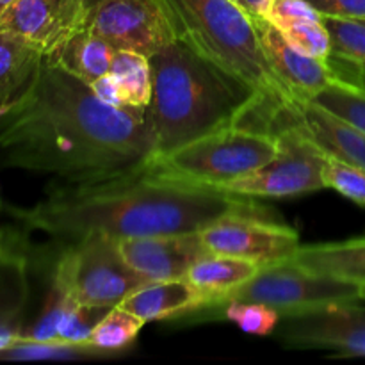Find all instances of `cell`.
<instances>
[{"mask_svg": "<svg viewBox=\"0 0 365 365\" xmlns=\"http://www.w3.org/2000/svg\"><path fill=\"white\" fill-rule=\"evenodd\" d=\"M152 153L146 109L102 102L91 84L46 56L0 120V170L88 182L145 166Z\"/></svg>", "mask_w": 365, "mask_h": 365, "instance_id": "6da1fadb", "label": "cell"}, {"mask_svg": "<svg viewBox=\"0 0 365 365\" xmlns=\"http://www.w3.org/2000/svg\"><path fill=\"white\" fill-rule=\"evenodd\" d=\"M24 227L63 242L86 235L114 239L202 232L234 214L266 216L250 196L163 177L139 166L88 182L57 180L32 207H9Z\"/></svg>", "mask_w": 365, "mask_h": 365, "instance_id": "7a4b0ae2", "label": "cell"}, {"mask_svg": "<svg viewBox=\"0 0 365 365\" xmlns=\"http://www.w3.org/2000/svg\"><path fill=\"white\" fill-rule=\"evenodd\" d=\"M152 100L146 109L153 132L150 159L166 155L202 135L255 118L262 128L271 118L262 96L196 52L182 39L150 57Z\"/></svg>", "mask_w": 365, "mask_h": 365, "instance_id": "3957f363", "label": "cell"}, {"mask_svg": "<svg viewBox=\"0 0 365 365\" xmlns=\"http://www.w3.org/2000/svg\"><path fill=\"white\" fill-rule=\"evenodd\" d=\"M177 38L217 66L252 86L271 118L296 100L266 56L255 16L234 0H159Z\"/></svg>", "mask_w": 365, "mask_h": 365, "instance_id": "277c9868", "label": "cell"}, {"mask_svg": "<svg viewBox=\"0 0 365 365\" xmlns=\"http://www.w3.org/2000/svg\"><path fill=\"white\" fill-rule=\"evenodd\" d=\"M277 153V134L248 125H230L150 159L146 168L175 180L220 189L262 168Z\"/></svg>", "mask_w": 365, "mask_h": 365, "instance_id": "5b68a950", "label": "cell"}, {"mask_svg": "<svg viewBox=\"0 0 365 365\" xmlns=\"http://www.w3.org/2000/svg\"><path fill=\"white\" fill-rule=\"evenodd\" d=\"M52 282L78 305H121L135 289L146 284L123 259L118 239L86 235L68 242L53 267Z\"/></svg>", "mask_w": 365, "mask_h": 365, "instance_id": "8992f818", "label": "cell"}, {"mask_svg": "<svg viewBox=\"0 0 365 365\" xmlns=\"http://www.w3.org/2000/svg\"><path fill=\"white\" fill-rule=\"evenodd\" d=\"M230 299L264 303L280 316H285L337 303L364 302L365 287L331 274L307 269L287 259L260 267L259 273L230 294L227 302Z\"/></svg>", "mask_w": 365, "mask_h": 365, "instance_id": "52a82bcc", "label": "cell"}, {"mask_svg": "<svg viewBox=\"0 0 365 365\" xmlns=\"http://www.w3.org/2000/svg\"><path fill=\"white\" fill-rule=\"evenodd\" d=\"M278 138V153L259 170L221 185V191L239 196L287 198L324 189L327 153L298 127L280 123L271 127Z\"/></svg>", "mask_w": 365, "mask_h": 365, "instance_id": "ba28073f", "label": "cell"}, {"mask_svg": "<svg viewBox=\"0 0 365 365\" xmlns=\"http://www.w3.org/2000/svg\"><path fill=\"white\" fill-rule=\"evenodd\" d=\"M86 27L114 50L148 59L178 39L159 0H100L89 9Z\"/></svg>", "mask_w": 365, "mask_h": 365, "instance_id": "9c48e42d", "label": "cell"}, {"mask_svg": "<svg viewBox=\"0 0 365 365\" xmlns=\"http://www.w3.org/2000/svg\"><path fill=\"white\" fill-rule=\"evenodd\" d=\"M274 337L287 348L365 355V305L337 303L309 312L280 316Z\"/></svg>", "mask_w": 365, "mask_h": 365, "instance_id": "30bf717a", "label": "cell"}, {"mask_svg": "<svg viewBox=\"0 0 365 365\" xmlns=\"http://www.w3.org/2000/svg\"><path fill=\"white\" fill-rule=\"evenodd\" d=\"M200 234L210 253L239 257L260 266L291 259L302 246L294 228L253 214L225 216Z\"/></svg>", "mask_w": 365, "mask_h": 365, "instance_id": "8fae6325", "label": "cell"}, {"mask_svg": "<svg viewBox=\"0 0 365 365\" xmlns=\"http://www.w3.org/2000/svg\"><path fill=\"white\" fill-rule=\"evenodd\" d=\"M84 0H16L0 16V31L18 36L43 56H52L86 27Z\"/></svg>", "mask_w": 365, "mask_h": 365, "instance_id": "7c38bea8", "label": "cell"}, {"mask_svg": "<svg viewBox=\"0 0 365 365\" xmlns=\"http://www.w3.org/2000/svg\"><path fill=\"white\" fill-rule=\"evenodd\" d=\"M118 246L128 266L146 284L185 278L187 271L210 253L200 232L125 237L118 239Z\"/></svg>", "mask_w": 365, "mask_h": 365, "instance_id": "4fadbf2b", "label": "cell"}, {"mask_svg": "<svg viewBox=\"0 0 365 365\" xmlns=\"http://www.w3.org/2000/svg\"><path fill=\"white\" fill-rule=\"evenodd\" d=\"M280 123L294 125L324 153L365 170V134L310 100L296 98L291 106L282 107L267 125V130Z\"/></svg>", "mask_w": 365, "mask_h": 365, "instance_id": "5bb4252c", "label": "cell"}, {"mask_svg": "<svg viewBox=\"0 0 365 365\" xmlns=\"http://www.w3.org/2000/svg\"><path fill=\"white\" fill-rule=\"evenodd\" d=\"M255 25L271 66L292 89L296 98H310L335 82L328 59H317L299 52L287 41L280 29L264 18H255Z\"/></svg>", "mask_w": 365, "mask_h": 365, "instance_id": "9a60e30c", "label": "cell"}, {"mask_svg": "<svg viewBox=\"0 0 365 365\" xmlns=\"http://www.w3.org/2000/svg\"><path fill=\"white\" fill-rule=\"evenodd\" d=\"M123 309L145 323L180 317L187 312L207 309V299L185 278L180 280L148 282L121 302Z\"/></svg>", "mask_w": 365, "mask_h": 365, "instance_id": "2e32d148", "label": "cell"}, {"mask_svg": "<svg viewBox=\"0 0 365 365\" xmlns=\"http://www.w3.org/2000/svg\"><path fill=\"white\" fill-rule=\"evenodd\" d=\"M260 264L239 257L209 253L200 259L185 274V280L198 289L207 307H221L230 294L248 284L260 271Z\"/></svg>", "mask_w": 365, "mask_h": 365, "instance_id": "e0dca14e", "label": "cell"}, {"mask_svg": "<svg viewBox=\"0 0 365 365\" xmlns=\"http://www.w3.org/2000/svg\"><path fill=\"white\" fill-rule=\"evenodd\" d=\"M291 260L307 269L331 274L365 287V235L341 242L299 246Z\"/></svg>", "mask_w": 365, "mask_h": 365, "instance_id": "ac0fdd59", "label": "cell"}, {"mask_svg": "<svg viewBox=\"0 0 365 365\" xmlns=\"http://www.w3.org/2000/svg\"><path fill=\"white\" fill-rule=\"evenodd\" d=\"M114 52L116 50L106 39L93 34L88 27H84L75 32L52 56L46 57H50L53 63H57L75 77L93 84L100 77L109 73Z\"/></svg>", "mask_w": 365, "mask_h": 365, "instance_id": "d6986e66", "label": "cell"}, {"mask_svg": "<svg viewBox=\"0 0 365 365\" xmlns=\"http://www.w3.org/2000/svg\"><path fill=\"white\" fill-rule=\"evenodd\" d=\"M43 53L11 32L0 31V113L25 91L38 70Z\"/></svg>", "mask_w": 365, "mask_h": 365, "instance_id": "ffe728a7", "label": "cell"}, {"mask_svg": "<svg viewBox=\"0 0 365 365\" xmlns=\"http://www.w3.org/2000/svg\"><path fill=\"white\" fill-rule=\"evenodd\" d=\"M109 73L116 78L128 106L148 109L152 100V68L148 57L128 50H116Z\"/></svg>", "mask_w": 365, "mask_h": 365, "instance_id": "44dd1931", "label": "cell"}, {"mask_svg": "<svg viewBox=\"0 0 365 365\" xmlns=\"http://www.w3.org/2000/svg\"><path fill=\"white\" fill-rule=\"evenodd\" d=\"M145 324V321L139 319L123 307H113L95 327L91 337H89V344L96 346L103 351L120 355L130 348Z\"/></svg>", "mask_w": 365, "mask_h": 365, "instance_id": "7402d4cb", "label": "cell"}, {"mask_svg": "<svg viewBox=\"0 0 365 365\" xmlns=\"http://www.w3.org/2000/svg\"><path fill=\"white\" fill-rule=\"evenodd\" d=\"M307 100L365 134V89L344 82H331Z\"/></svg>", "mask_w": 365, "mask_h": 365, "instance_id": "603a6c76", "label": "cell"}, {"mask_svg": "<svg viewBox=\"0 0 365 365\" xmlns=\"http://www.w3.org/2000/svg\"><path fill=\"white\" fill-rule=\"evenodd\" d=\"M330 32L331 53L365 68V18L321 16Z\"/></svg>", "mask_w": 365, "mask_h": 365, "instance_id": "cb8c5ba5", "label": "cell"}, {"mask_svg": "<svg viewBox=\"0 0 365 365\" xmlns=\"http://www.w3.org/2000/svg\"><path fill=\"white\" fill-rule=\"evenodd\" d=\"M221 307L225 319L234 323L245 334L257 337H271L280 323V314L264 303L230 299Z\"/></svg>", "mask_w": 365, "mask_h": 365, "instance_id": "d4e9b609", "label": "cell"}, {"mask_svg": "<svg viewBox=\"0 0 365 365\" xmlns=\"http://www.w3.org/2000/svg\"><path fill=\"white\" fill-rule=\"evenodd\" d=\"M324 185L344 198L351 200L356 205L365 207V170L355 166L351 163L337 159L327 153V163H324Z\"/></svg>", "mask_w": 365, "mask_h": 365, "instance_id": "484cf974", "label": "cell"}, {"mask_svg": "<svg viewBox=\"0 0 365 365\" xmlns=\"http://www.w3.org/2000/svg\"><path fill=\"white\" fill-rule=\"evenodd\" d=\"M109 310L107 307L78 305L71 302L61 319L57 341L68 342V344H89L93 330Z\"/></svg>", "mask_w": 365, "mask_h": 365, "instance_id": "4316f807", "label": "cell"}, {"mask_svg": "<svg viewBox=\"0 0 365 365\" xmlns=\"http://www.w3.org/2000/svg\"><path fill=\"white\" fill-rule=\"evenodd\" d=\"M282 32L299 52L309 53L317 59H328L331 56L330 32L324 27L323 20L299 21V24L282 29Z\"/></svg>", "mask_w": 365, "mask_h": 365, "instance_id": "83f0119b", "label": "cell"}, {"mask_svg": "<svg viewBox=\"0 0 365 365\" xmlns=\"http://www.w3.org/2000/svg\"><path fill=\"white\" fill-rule=\"evenodd\" d=\"M264 20L271 21L282 31L299 21L321 20V13L307 0H273Z\"/></svg>", "mask_w": 365, "mask_h": 365, "instance_id": "f1b7e54d", "label": "cell"}, {"mask_svg": "<svg viewBox=\"0 0 365 365\" xmlns=\"http://www.w3.org/2000/svg\"><path fill=\"white\" fill-rule=\"evenodd\" d=\"M321 16L365 18V0H307Z\"/></svg>", "mask_w": 365, "mask_h": 365, "instance_id": "f546056e", "label": "cell"}, {"mask_svg": "<svg viewBox=\"0 0 365 365\" xmlns=\"http://www.w3.org/2000/svg\"><path fill=\"white\" fill-rule=\"evenodd\" d=\"M91 88H93V91H95V95L98 96L102 102L109 103V106L130 107L127 102H125L123 95H121L120 86H118L116 78H114L110 73L103 75V77H100L98 81L93 82Z\"/></svg>", "mask_w": 365, "mask_h": 365, "instance_id": "4dcf8cb0", "label": "cell"}, {"mask_svg": "<svg viewBox=\"0 0 365 365\" xmlns=\"http://www.w3.org/2000/svg\"><path fill=\"white\" fill-rule=\"evenodd\" d=\"M271 2L273 0H245L246 9L250 11V14L255 18H264L266 16L267 9H269Z\"/></svg>", "mask_w": 365, "mask_h": 365, "instance_id": "1f68e13d", "label": "cell"}, {"mask_svg": "<svg viewBox=\"0 0 365 365\" xmlns=\"http://www.w3.org/2000/svg\"><path fill=\"white\" fill-rule=\"evenodd\" d=\"M355 86L365 89V68H359V73H356V82Z\"/></svg>", "mask_w": 365, "mask_h": 365, "instance_id": "d6a6232c", "label": "cell"}, {"mask_svg": "<svg viewBox=\"0 0 365 365\" xmlns=\"http://www.w3.org/2000/svg\"><path fill=\"white\" fill-rule=\"evenodd\" d=\"M14 2H16V0H0V16H2V14L6 13V11L9 9Z\"/></svg>", "mask_w": 365, "mask_h": 365, "instance_id": "836d02e7", "label": "cell"}, {"mask_svg": "<svg viewBox=\"0 0 365 365\" xmlns=\"http://www.w3.org/2000/svg\"><path fill=\"white\" fill-rule=\"evenodd\" d=\"M4 257H6V246H4V234L0 230V262L4 260Z\"/></svg>", "mask_w": 365, "mask_h": 365, "instance_id": "e575fe53", "label": "cell"}, {"mask_svg": "<svg viewBox=\"0 0 365 365\" xmlns=\"http://www.w3.org/2000/svg\"><path fill=\"white\" fill-rule=\"evenodd\" d=\"M98 2H100V0H84V4L88 6V9H91V7L96 6Z\"/></svg>", "mask_w": 365, "mask_h": 365, "instance_id": "d590c367", "label": "cell"}, {"mask_svg": "<svg viewBox=\"0 0 365 365\" xmlns=\"http://www.w3.org/2000/svg\"><path fill=\"white\" fill-rule=\"evenodd\" d=\"M234 2H235V4H239V6H241V7H245V9H246V4H245V0H234ZM246 11H248V9H246ZM248 13H250V11H248Z\"/></svg>", "mask_w": 365, "mask_h": 365, "instance_id": "8d00e7d4", "label": "cell"}, {"mask_svg": "<svg viewBox=\"0 0 365 365\" xmlns=\"http://www.w3.org/2000/svg\"><path fill=\"white\" fill-rule=\"evenodd\" d=\"M2 116H4V114H2V113H0V120H2Z\"/></svg>", "mask_w": 365, "mask_h": 365, "instance_id": "74e56055", "label": "cell"}]
</instances>
